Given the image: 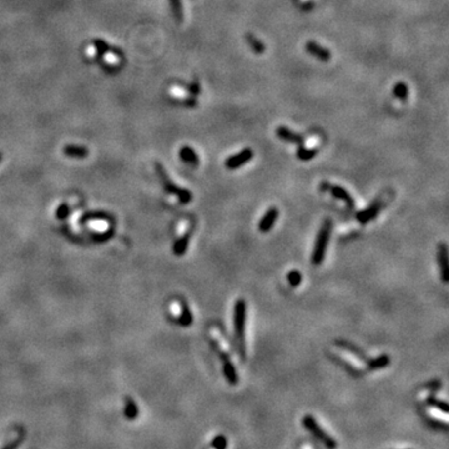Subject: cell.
Here are the masks:
<instances>
[{"mask_svg": "<svg viewBox=\"0 0 449 449\" xmlns=\"http://www.w3.org/2000/svg\"><path fill=\"white\" fill-rule=\"evenodd\" d=\"M332 234V221L329 218H326L321 225L318 230L317 237H316L315 246H313L312 256H311V262L315 266L322 265L325 256H326L327 246H328L329 237Z\"/></svg>", "mask_w": 449, "mask_h": 449, "instance_id": "cell-1", "label": "cell"}, {"mask_svg": "<svg viewBox=\"0 0 449 449\" xmlns=\"http://www.w3.org/2000/svg\"><path fill=\"white\" fill-rule=\"evenodd\" d=\"M155 171L158 173L159 180H160V184L163 185V190H165L167 194L173 195V196H176L177 201L182 205H187V204L191 203L192 200V192L190 190L184 189V187L177 186L176 184L173 181H171V179L168 177L167 172L163 168V166L161 163H155Z\"/></svg>", "mask_w": 449, "mask_h": 449, "instance_id": "cell-2", "label": "cell"}, {"mask_svg": "<svg viewBox=\"0 0 449 449\" xmlns=\"http://www.w3.org/2000/svg\"><path fill=\"white\" fill-rule=\"evenodd\" d=\"M247 306L244 298H239L234 307V329L240 352L245 356V325H246Z\"/></svg>", "mask_w": 449, "mask_h": 449, "instance_id": "cell-3", "label": "cell"}, {"mask_svg": "<svg viewBox=\"0 0 449 449\" xmlns=\"http://www.w3.org/2000/svg\"><path fill=\"white\" fill-rule=\"evenodd\" d=\"M302 424L303 427H305V428L307 429L318 442H321L323 446L326 447L327 449H337V446H338L337 442L334 441L329 434H327L326 432L321 428V426L316 422V419L312 415L306 414L302 419Z\"/></svg>", "mask_w": 449, "mask_h": 449, "instance_id": "cell-4", "label": "cell"}, {"mask_svg": "<svg viewBox=\"0 0 449 449\" xmlns=\"http://www.w3.org/2000/svg\"><path fill=\"white\" fill-rule=\"evenodd\" d=\"M321 190H322V191L329 192L334 199L344 203V205L348 208L355 207V200H353L352 195L349 194L344 187L339 186V185H333L329 184V182L323 181L322 184H321Z\"/></svg>", "mask_w": 449, "mask_h": 449, "instance_id": "cell-5", "label": "cell"}, {"mask_svg": "<svg viewBox=\"0 0 449 449\" xmlns=\"http://www.w3.org/2000/svg\"><path fill=\"white\" fill-rule=\"evenodd\" d=\"M253 158V151L252 149H249V147H246L242 151L237 153L236 155H232L230 158L226 159L225 161V166L229 170H236V168L241 167L244 166L245 163H248L249 160H252Z\"/></svg>", "mask_w": 449, "mask_h": 449, "instance_id": "cell-6", "label": "cell"}, {"mask_svg": "<svg viewBox=\"0 0 449 449\" xmlns=\"http://www.w3.org/2000/svg\"><path fill=\"white\" fill-rule=\"evenodd\" d=\"M382 210V201L379 199H377L374 203L370 204L368 207H366L365 210L360 211L356 213V220L361 223V225H366V223L372 222L377 216L379 215Z\"/></svg>", "mask_w": 449, "mask_h": 449, "instance_id": "cell-7", "label": "cell"}, {"mask_svg": "<svg viewBox=\"0 0 449 449\" xmlns=\"http://www.w3.org/2000/svg\"><path fill=\"white\" fill-rule=\"evenodd\" d=\"M437 261H438L439 270H441L442 281L448 284L449 281V266H448V249L446 244H439L437 249Z\"/></svg>", "mask_w": 449, "mask_h": 449, "instance_id": "cell-8", "label": "cell"}, {"mask_svg": "<svg viewBox=\"0 0 449 449\" xmlns=\"http://www.w3.org/2000/svg\"><path fill=\"white\" fill-rule=\"evenodd\" d=\"M279 210L277 207H270L267 211L265 212V215L262 216V218L260 220L257 225L258 231L262 232V234H267L272 230L273 225L276 223L277 218H279Z\"/></svg>", "mask_w": 449, "mask_h": 449, "instance_id": "cell-9", "label": "cell"}, {"mask_svg": "<svg viewBox=\"0 0 449 449\" xmlns=\"http://www.w3.org/2000/svg\"><path fill=\"white\" fill-rule=\"evenodd\" d=\"M220 360L221 362H222V373L223 376H225V378H226L227 383L231 384V386L237 384V382H239V376H237L236 368H235L234 363L231 362L229 356L220 358Z\"/></svg>", "mask_w": 449, "mask_h": 449, "instance_id": "cell-10", "label": "cell"}, {"mask_svg": "<svg viewBox=\"0 0 449 449\" xmlns=\"http://www.w3.org/2000/svg\"><path fill=\"white\" fill-rule=\"evenodd\" d=\"M190 237H191V229H187L176 241L173 242L172 246L173 255L177 256V257H181V256H184L185 253L187 252V248H189L190 244Z\"/></svg>", "mask_w": 449, "mask_h": 449, "instance_id": "cell-11", "label": "cell"}, {"mask_svg": "<svg viewBox=\"0 0 449 449\" xmlns=\"http://www.w3.org/2000/svg\"><path fill=\"white\" fill-rule=\"evenodd\" d=\"M276 135L280 137V139L284 140V141L291 142V144H297L298 146L299 145L305 144V137H303L302 135L296 134V132L292 131V130H289L288 127H286V126L277 127Z\"/></svg>", "mask_w": 449, "mask_h": 449, "instance_id": "cell-12", "label": "cell"}, {"mask_svg": "<svg viewBox=\"0 0 449 449\" xmlns=\"http://www.w3.org/2000/svg\"><path fill=\"white\" fill-rule=\"evenodd\" d=\"M180 310H179V316H177V323H179L181 327H189L191 326L192 322H194V316H192L191 310H190L189 305L185 302L184 299H180L179 302Z\"/></svg>", "mask_w": 449, "mask_h": 449, "instance_id": "cell-13", "label": "cell"}, {"mask_svg": "<svg viewBox=\"0 0 449 449\" xmlns=\"http://www.w3.org/2000/svg\"><path fill=\"white\" fill-rule=\"evenodd\" d=\"M306 50H307L308 53L311 55L316 56L317 59L322 61H328L331 59V53H329V50H327L326 47L321 46L320 44H317L316 41H308L306 44Z\"/></svg>", "mask_w": 449, "mask_h": 449, "instance_id": "cell-14", "label": "cell"}, {"mask_svg": "<svg viewBox=\"0 0 449 449\" xmlns=\"http://www.w3.org/2000/svg\"><path fill=\"white\" fill-rule=\"evenodd\" d=\"M63 153L68 158L74 159H85L89 156L87 147L82 146V145H65L63 149Z\"/></svg>", "mask_w": 449, "mask_h": 449, "instance_id": "cell-15", "label": "cell"}, {"mask_svg": "<svg viewBox=\"0 0 449 449\" xmlns=\"http://www.w3.org/2000/svg\"><path fill=\"white\" fill-rule=\"evenodd\" d=\"M179 156L185 163L192 166L199 165V156L191 146H182L179 151Z\"/></svg>", "mask_w": 449, "mask_h": 449, "instance_id": "cell-16", "label": "cell"}, {"mask_svg": "<svg viewBox=\"0 0 449 449\" xmlns=\"http://www.w3.org/2000/svg\"><path fill=\"white\" fill-rule=\"evenodd\" d=\"M123 415L129 420H135L139 415V408L135 403L132 397H125V407H123Z\"/></svg>", "mask_w": 449, "mask_h": 449, "instance_id": "cell-17", "label": "cell"}, {"mask_svg": "<svg viewBox=\"0 0 449 449\" xmlns=\"http://www.w3.org/2000/svg\"><path fill=\"white\" fill-rule=\"evenodd\" d=\"M317 151L318 150L316 149L315 146H312V145H311V146L310 145H307V146H305V145H299L296 155H297V159H298V160L310 161V160H312L316 155H317Z\"/></svg>", "mask_w": 449, "mask_h": 449, "instance_id": "cell-18", "label": "cell"}, {"mask_svg": "<svg viewBox=\"0 0 449 449\" xmlns=\"http://www.w3.org/2000/svg\"><path fill=\"white\" fill-rule=\"evenodd\" d=\"M389 363H391V357L388 355H386V353H383V355L378 356V357L369 360V362L367 363V367L369 368V370L382 369V368L387 367Z\"/></svg>", "mask_w": 449, "mask_h": 449, "instance_id": "cell-19", "label": "cell"}, {"mask_svg": "<svg viewBox=\"0 0 449 449\" xmlns=\"http://www.w3.org/2000/svg\"><path fill=\"white\" fill-rule=\"evenodd\" d=\"M94 45H95V47H96L97 53H101V54L110 53V54H115V55H118V56H122V51H121V50L110 46V45L106 44V42L103 41V40H99V39L94 40Z\"/></svg>", "mask_w": 449, "mask_h": 449, "instance_id": "cell-20", "label": "cell"}, {"mask_svg": "<svg viewBox=\"0 0 449 449\" xmlns=\"http://www.w3.org/2000/svg\"><path fill=\"white\" fill-rule=\"evenodd\" d=\"M427 403H428V405L431 406V407H434L436 409H438V410H441V412H443L444 414H448V412H449L448 403L444 402V401H441V399L436 398V397H434L433 394H431V396L427 397Z\"/></svg>", "mask_w": 449, "mask_h": 449, "instance_id": "cell-21", "label": "cell"}, {"mask_svg": "<svg viewBox=\"0 0 449 449\" xmlns=\"http://www.w3.org/2000/svg\"><path fill=\"white\" fill-rule=\"evenodd\" d=\"M287 282L291 287L296 288L299 285L302 284V273L299 272L298 270H292L287 273Z\"/></svg>", "mask_w": 449, "mask_h": 449, "instance_id": "cell-22", "label": "cell"}, {"mask_svg": "<svg viewBox=\"0 0 449 449\" xmlns=\"http://www.w3.org/2000/svg\"><path fill=\"white\" fill-rule=\"evenodd\" d=\"M393 94H394V96L397 97V99L405 101V100L407 99V96H408V87H407V85H406L405 82H397V84L394 85V87H393Z\"/></svg>", "mask_w": 449, "mask_h": 449, "instance_id": "cell-23", "label": "cell"}, {"mask_svg": "<svg viewBox=\"0 0 449 449\" xmlns=\"http://www.w3.org/2000/svg\"><path fill=\"white\" fill-rule=\"evenodd\" d=\"M247 41H248V44L251 45V47H252L255 53L262 54L263 51H265V45H263L262 42H261L260 40L255 37V35H252V34L247 35Z\"/></svg>", "mask_w": 449, "mask_h": 449, "instance_id": "cell-24", "label": "cell"}, {"mask_svg": "<svg viewBox=\"0 0 449 449\" xmlns=\"http://www.w3.org/2000/svg\"><path fill=\"white\" fill-rule=\"evenodd\" d=\"M211 447L215 449H226L227 448V439L226 437L222 436V434H218L213 438L212 443H211Z\"/></svg>", "mask_w": 449, "mask_h": 449, "instance_id": "cell-25", "label": "cell"}, {"mask_svg": "<svg viewBox=\"0 0 449 449\" xmlns=\"http://www.w3.org/2000/svg\"><path fill=\"white\" fill-rule=\"evenodd\" d=\"M171 1V6H172V10L175 16L179 21L182 20V16H184V13H182V4L181 0H170Z\"/></svg>", "mask_w": 449, "mask_h": 449, "instance_id": "cell-26", "label": "cell"}, {"mask_svg": "<svg viewBox=\"0 0 449 449\" xmlns=\"http://www.w3.org/2000/svg\"><path fill=\"white\" fill-rule=\"evenodd\" d=\"M69 212H70V207H69L68 204H61L58 207V210H56V218L58 220H65L69 216Z\"/></svg>", "mask_w": 449, "mask_h": 449, "instance_id": "cell-27", "label": "cell"}, {"mask_svg": "<svg viewBox=\"0 0 449 449\" xmlns=\"http://www.w3.org/2000/svg\"><path fill=\"white\" fill-rule=\"evenodd\" d=\"M23 441H24V432L21 431V433H19V436L16 437L15 439H13V441L9 442V443L6 444L3 449H18V447L23 443Z\"/></svg>", "mask_w": 449, "mask_h": 449, "instance_id": "cell-28", "label": "cell"}, {"mask_svg": "<svg viewBox=\"0 0 449 449\" xmlns=\"http://www.w3.org/2000/svg\"><path fill=\"white\" fill-rule=\"evenodd\" d=\"M200 91H201V90H200V84L197 82H194L192 84H190L189 90H187V92H190V94L192 95L200 94Z\"/></svg>", "mask_w": 449, "mask_h": 449, "instance_id": "cell-29", "label": "cell"}, {"mask_svg": "<svg viewBox=\"0 0 449 449\" xmlns=\"http://www.w3.org/2000/svg\"><path fill=\"white\" fill-rule=\"evenodd\" d=\"M1 159H3V154L0 153V161H1Z\"/></svg>", "mask_w": 449, "mask_h": 449, "instance_id": "cell-30", "label": "cell"}, {"mask_svg": "<svg viewBox=\"0 0 449 449\" xmlns=\"http://www.w3.org/2000/svg\"><path fill=\"white\" fill-rule=\"evenodd\" d=\"M313 449H318V448H317V447H316V446H315V447H313Z\"/></svg>", "mask_w": 449, "mask_h": 449, "instance_id": "cell-31", "label": "cell"}, {"mask_svg": "<svg viewBox=\"0 0 449 449\" xmlns=\"http://www.w3.org/2000/svg\"><path fill=\"white\" fill-rule=\"evenodd\" d=\"M302 1H310V0H302Z\"/></svg>", "mask_w": 449, "mask_h": 449, "instance_id": "cell-32", "label": "cell"}]
</instances>
